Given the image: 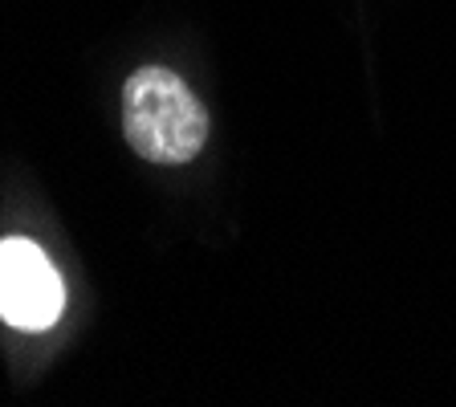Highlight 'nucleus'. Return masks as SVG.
I'll use <instances>...</instances> for the list:
<instances>
[{
    "mask_svg": "<svg viewBox=\"0 0 456 407\" xmlns=\"http://www.w3.org/2000/svg\"><path fill=\"white\" fill-rule=\"evenodd\" d=\"M66 285L33 240H0V318L12 330H49L61 318Z\"/></svg>",
    "mask_w": 456,
    "mask_h": 407,
    "instance_id": "f03ea898",
    "label": "nucleus"
},
{
    "mask_svg": "<svg viewBox=\"0 0 456 407\" xmlns=\"http://www.w3.org/2000/svg\"><path fill=\"white\" fill-rule=\"evenodd\" d=\"M123 131L134 155L163 167L191 163L208 139V110L163 66H142L123 85Z\"/></svg>",
    "mask_w": 456,
    "mask_h": 407,
    "instance_id": "f257e3e1",
    "label": "nucleus"
}]
</instances>
